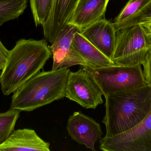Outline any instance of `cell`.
Here are the masks:
<instances>
[{
  "label": "cell",
  "mask_w": 151,
  "mask_h": 151,
  "mask_svg": "<svg viewBox=\"0 0 151 151\" xmlns=\"http://www.w3.org/2000/svg\"><path fill=\"white\" fill-rule=\"evenodd\" d=\"M52 53L44 40L21 39L9 56L0 75L4 95L14 93L27 81L43 68Z\"/></svg>",
  "instance_id": "6da1fadb"
},
{
  "label": "cell",
  "mask_w": 151,
  "mask_h": 151,
  "mask_svg": "<svg viewBox=\"0 0 151 151\" xmlns=\"http://www.w3.org/2000/svg\"><path fill=\"white\" fill-rule=\"evenodd\" d=\"M105 98V115L102 122L105 137L114 136L129 131L140 124L151 107V85L116 93Z\"/></svg>",
  "instance_id": "7a4b0ae2"
},
{
  "label": "cell",
  "mask_w": 151,
  "mask_h": 151,
  "mask_svg": "<svg viewBox=\"0 0 151 151\" xmlns=\"http://www.w3.org/2000/svg\"><path fill=\"white\" fill-rule=\"evenodd\" d=\"M70 72L62 67L39 72L14 92L10 109L32 111L63 98Z\"/></svg>",
  "instance_id": "3957f363"
},
{
  "label": "cell",
  "mask_w": 151,
  "mask_h": 151,
  "mask_svg": "<svg viewBox=\"0 0 151 151\" xmlns=\"http://www.w3.org/2000/svg\"><path fill=\"white\" fill-rule=\"evenodd\" d=\"M85 69L105 98L149 84L145 78L141 65L125 66L115 64L98 69Z\"/></svg>",
  "instance_id": "277c9868"
},
{
  "label": "cell",
  "mask_w": 151,
  "mask_h": 151,
  "mask_svg": "<svg viewBox=\"0 0 151 151\" xmlns=\"http://www.w3.org/2000/svg\"><path fill=\"white\" fill-rule=\"evenodd\" d=\"M151 50V36L141 24L117 31L112 60L118 65H142Z\"/></svg>",
  "instance_id": "5b68a950"
},
{
  "label": "cell",
  "mask_w": 151,
  "mask_h": 151,
  "mask_svg": "<svg viewBox=\"0 0 151 151\" xmlns=\"http://www.w3.org/2000/svg\"><path fill=\"white\" fill-rule=\"evenodd\" d=\"M99 149L104 151H151V107L144 119L129 131L101 138Z\"/></svg>",
  "instance_id": "8992f818"
},
{
  "label": "cell",
  "mask_w": 151,
  "mask_h": 151,
  "mask_svg": "<svg viewBox=\"0 0 151 151\" xmlns=\"http://www.w3.org/2000/svg\"><path fill=\"white\" fill-rule=\"evenodd\" d=\"M102 92L85 68L70 72L65 97L85 109H95L104 103Z\"/></svg>",
  "instance_id": "52a82bcc"
},
{
  "label": "cell",
  "mask_w": 151,
  "mask_h": 151,
  "mask_svg": "<svg viewBox=\"0 0 151 151\" xmlns=\"http://www.w3.org/2000/svg\"><path fill=\"white\" fill-rule=\"evenodd\" d=\"M78 32L79 30L77 27L67 24L49 46L53 56L52 70L69 68L77 65L86 68L85 61L73 46V40Z\"/></svg>",
  "instance_id": "ba28073f"
},
{
  "label": "cell",
  "mask_w": 151,
  "mask_h": 151,
  "mask_svg": "<svg viewBox=\"0 0 151 151\" xmlns=\"http://www.w3.org/2000/svg\"><path fill=\"white\" fill-rule=\"evenodd\" d=\"M67 129L73 140L93 151H96V143L103 134L100 124L81 112H75L70 116Z\"/></svg>",
  "instance_id": "9c48e42d"
},
{
  "label": "cell",
  "mask_w": 151,
  "mask_h": 151,
  "mask_svg": "<svg viewBox=\"0 0 151 151\" xmlns=\"http://www.w3.org/2000/svg\"><path fill=\"white\" fill-rule=\"evenodd\" d=\"M80 33L98 49L111 59L117 33L112 22L102 18Z\"/></svg>",
  "instance_id": "30bf717a"
},
{
  "label": "cell",
  "mask_w": 151,
  "mask_h": 151,
  "mask_svg": "<svg viewBox=\"0 0 151 151\" xmlns=\"http://www.w3.org/2000/svg\"><path fill=\"white\" fill-rule=\"evenodd\" d=\"M50 144L42 140L33 129L14 130L0 144V151H50Z\"/></svg>",
  "instance_id": "8fae6325"
},
{
  "label": "cell",
  "mask_w": 151,
  "mask_h": 151,
  "mask_svg": "<svg viewBox=\"0 0 151 151\" xmlns=\"http://www.w3.org/2000/svg\"><path fill=\"white\" fill-rule=\"evenodd\" d=\"M109 0H80L68 24L81 32L103 18Z\"/></svg>",
  "instance_id": "7c38bea8"
},
{
  "label": "cell",
  "mask_w": 151,
  "mask_h": 151,
  "mask_svg": "<svg viewBox=\"0 0 151 151\" xmlns=\"http://www.w3.org/2000/svg\"><path fill=\"white\" fill-rule=\"evenodd\" d=\"M80 0H59L54 14L42 25L45 38L52 43L68 24Z\"/></svg>",
  "instance_id": "4fadbf2b"
},
{
  "label": "cell",
  "mask_w": 151,
  "mask_h": 151,
  "mask_svg": "<svg viewBox=\"0 0 151 151\" xmlns=\"http://www.w3.org/2000/svg\"><path fill=\"white\" fill-rule=\"evenodd\" d=\"M72 44L85 61V68L98 69L115 64L111 59L98 49L79 32L75 34Z\"/></svg>",
  "instance_id": "5bb4252c"
},
{
  "label": "cell",
  "mask_w": 151,
  "mask_h": 151,
  "mask_svg": "<svg viewBox=\"0 0 151 151\" xmlns=\"http://www.w3.org/2000/svg\"><path fill=\"white\" fill-rule=\"evenodd\" d=\"M27 0H0V26L18 18L27 7Z\"/></svg>",
  "instance_id": "9a60e30c"
},
{
  "label": "cell",
  "mask_w": 151,
  "mask_h": 151,
  "mask_svg": "<svg viewBox=\"0 0 151 151\" xmlns=\"http://www.w3.org/2000/svg\"><path fill=\"white\" fill-rule=\"evenodd\" d=\"M20 112L18 110L10 109L5 112L0 113V144L14 131Z\"/></svg>",
  "instance_id": "2e32d148"
},
{
  "label": "cell",
  "mask_w": 151,
  "mask_h": 151,
  "mask_svg": "<svg viewBox=\"0 0 151 151\" xmlns=\"http://www.w3.org/2000/svg\"><path fill=\"white\" fill-rule=\"evenodd\" d=\"M30 2L35 26H42L50 16L52 0H30Z\"/></svg>",
  "instance_id": "e0dca14e"
},
{
  "label": "cell",
  "mask_w": 151,
  "mask_h": 151,
  "mask_svg": "<svg viewBox=\"0 0 151 151\" xmlns=\"http://www.w3.org/2000/svg\"><path fill=\"white\" fill-rule=\"evenodd\" d=\"M151 21V0L138 12L128 19L114 26L116 31Z\"/></svg>",
  "instance_id": "ac0fdd59"
},
{
  "label": "cell",
  "mask_w": 151,
  "mask_h": 151,
  "mask_svg": "<svg viewBox=\"0 0 151 151\" xmlns=\"http://www.w3.org/2000/svg\"><path fill=\"white\" fill-rule=\"evenodd\" d=\"M150 0H129L120 13L114 21V26L126 21L130 17L136 14Z\"/></svg>",
  "instance_id": "d6986e66"
},
{
  "label": "cell",
  "mask_w": 151,
  "mask_h": 151,
  "mask_svg": "<svg viewBox=\"0 0 151 151\" xmlns=\"http://www.w3.org/2000/svg\"><path fill=\"white\" fill-rule=\"evenodd\" d=\"M142 65L145 80L151 85V50L147 54Z\"/></svg>",
  "instance_id": "ffe728a7"
},
{
  "label": "cell",
  "mask_w": 151,
  "mask_h": 151,
  "mask_svg": "<svg viewBox=\"0 0 151 151\" xmlns=\"http://www.w3.org/2000/svg\"><path fill=\"white\" fill-rule=\"evenodd\" d=\"M9 53V51L4 47L0 40V69L1 71L6 64Z\"/></svg>",
  "instance_id": "44dd1931"
},
{
  "label": "cell",
  "mask_w": 151,
  "mask_h": 151,
  "mask_svg": "<svg viewBox=\"0 0 151 151\" xmlns=\"http://www.w3.org/2000/svg\"><path fill=\"white\" fill-rule=\"evenodd\" d=\"M149 35L151 36V21L141 24Z\"/></svg>",
  "instance_id": "7402d4cb"
},
{
  "label": "cell",
  "mask_w": 151,
  "mask_h": 151,
  "mask_svg": "<svg viewBox=\"0 0 151 151\" xmlns=\"http://www.w3.org/2000/svg\"><path fill=\"white\" fill-rule=\"evenodd\" d=\"M1 69H0V75H1Z\"/></svg>",
  "instance_id": "603a6c76"
}]
</instances>
